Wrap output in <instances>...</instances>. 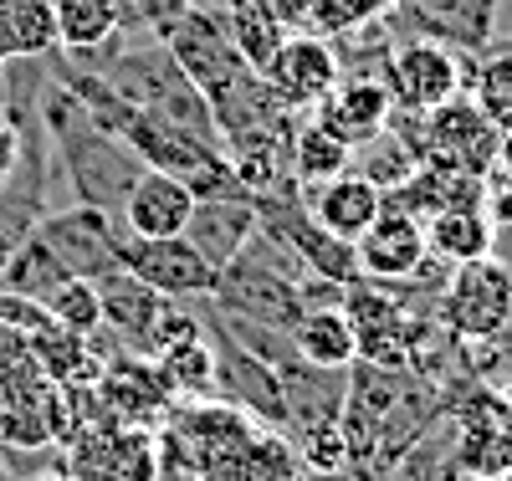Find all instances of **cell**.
<instances>
[{
	"instance_id": "cell-1",
	"label": "cell",
	"mask_w": 512,
	"mask_h": 481,
	"mask_svg": "<svg viewBox=\"0 0 512 481\" xmlns=\"http://www.w3.org/2000/svg\"><path fill=\"white\" fill-rule=\"evenodd\" d=\"M441 323L461 343H487L502 338L512 323V272L502 256H477L451 267L441 287Z\"/></svg>"
},
{
	"instance_id": "cell-2",
	"label": "cell",
	"mask_w": 512,
	"mask_h": 481,
	"mask_svg": "<svg viewBox=\"0 0 512 481\" xmlns=\"http://www.w3.org/2000/svg\"><path fill=\"white\" fill-rule=\"evenodd\" d=\"M466 72H472L466 57L456 47H446V41H431V36L395 41L384 67H379V77L395 93V108H405V113H431V108L451 103L456 93H466Z\"/></svg>"
},
{
	"instance_id": "cell-3",
	"label": "cell",
	"mask_w": 512,
	"mask_h": 481,
	"mask_svg": "<svg viewBox=\"0 0 512 481\" xmlns=\"http://www.w3.org/2000/svg\"><path fill=\"white\" fill-rule=\"evenodd\" d=\"M36 236L47 241V251L62 261L72 277H103L118 267V251H123V221L113 210L98 205H57L36 221Z\"/></svg>"
},
{
	"instance_id": "cell-4",
	"label": "cell",
	"mask_w": 512,
	"mask_h": 481,
	"mask_svg": "<svg viewBox=\"0 0 512 481\" xmlns=\"http://www.w3.org/2000/svg\"><path fill=\"white\" fill-rule=\"evenodd\" d=\"M446 415L456 425L451 461L466 476L492 481L512 466V405L497 395V384H477L472 395H461Z\"/></svg>"
},
{
	"instance_id": "cell-5",
	"label": "cell",
	"mask_w": 512,
	"mask_h": 481,
	"mask_svg": "<svg viewBox=\"0 0 512 481\" xmlns=\"http://www.w3.org/2000/svg\"><path fill=\"white\" fill-rule=\"evenodd\" d=\"M118 261L169 302H205L216 297V282H221V272L185 236H123Z\"/></svg>"
},
{
	"instance_id": "cell-6",
	"label": "cell",
	"mask_w": 512,
	"mask_h": 481,
	"mask_svg": "<svg viewBox=\"0 0 512 481\" xmlns=\"http://www.w3.org/2000/svg\"><path fill=\"white\" fill-rule=\"evenodd\" d=\"M159 435L139 425L103 420L67 446V481H154Z\"/></svg>"
},
{
	"instance_id": "cell-7",
	"label": "cell",
	"mask_w": 512,
	"mask_h": 481,
	"mask_svg": "<svg viewBox=\"0 0 512 481\" xmlns=\"http://www.w3.org/2000/svg\"><path fill=\"white\" fill-rule=\"evenodd\" d=\"M159 41L169 47V57L180 62V72L200 87V93H216V87H226L236 72H246L241 52L231 47V31L221 21L216 6H185L169 26H159Z\"/></svg>"
},
{
	"instance_id": "cell-8",
	"label": "cell",
	"mask_w": 512,
	"mask_h": 481,
	"mask_svg": "<svg viewBox=\"0 0 512 481\" xmlns=\"http://www.w3.org/2000/svg\"><path fill=\"white\" fill-rule=\"evenodd\" d=\"M267 77V87H272V98L287 108V113H313L333 87H338V77H344V62H338V47L328 36H318V31H292L282 47H277V57H272V67L262 72Z\"/></svg>"
},
{
	"instance_id": "cell-9",
	"label": "cell",
	"mask_w": 512,
	"mask_h": 481,
	"mask_svg": "<svg viewBox=\"0 0 512 481\" xmlns=\"http://www.w3.org/2000/svg\"><path fill=\"white\" fill-rule=\"evenodd\" d=\"M354 256H359V277L364 282H379V287L405 282V277L420 272V261L431 256V246H425V221L410 215L400 200L384 195V210L359 231Z\"/></svg>"
},
{
	"instance_id": "cell-10",
	"label": "cell",
	"mask_w": 512,
	"mask_h": 481,
	"mask_svg": "<svg viewBox=\"0 0 512 481\" xmlns=\"http://www.w3.org/2000/svg\"><path fill=\"white\" fill-rule=\"evenodd\" d=\"M98 400H103L108 420H118V425L159 430L169 420V410H175V389L164 384V374L149 354H113L98 374Z\"/></svg>"
},
{
	"instance_id": "cell-11",
	"label": "cell",
	"mask_w": 512,
	"mask_h": 481,
	"mask_svg": "<svg viewBox=\"0 0 512 481\" xmlns=\"http://www.w3.org/2000/svg\"><path fill=\"white\" fill-rule=\"evenodd\" d=\"M420 134H425V164H456L472 174H492L497 123L472 103V93H456L451 103L431 108Z\"/></svg>"
},
{
	"instance_id": "cell-12",
	"label": "cell",
	"mask_w": 512,
	"mask_h": 481,
	"mask_svg": "<svg viewBox=\"0 0 512 481\" xmlns=\"http://www.w3.org/2000/svg\"><path fill=\"white\" fill-rule=\"evenodd\" d=\"M277 379H282V435L292 446L323 425H338L349 395V369H313L303 359H287Z\"/></svg>"
},
{
	"instance_id": "cell-13",
	"label": "cell",
	"mask_w": 512,
	"mask_h": 481,
	"mask_svg": "<svg viewBox=\"0 0 512 481\" xmlns=\"http://www.w3.org/2000/svg\"><path fill=\"white\" fill-rule=\"evenodd\" d=\"M93 282H98V297H103V328L118 338V348L123 354H149L154 333L169 313V297H159L149 282H139L123 261Z\"/></svg>"
},
{
	"instance_id": "cell-14",
	"label": "cell",
	"mask_w": 512,
	"mask_h": 481,
	"mask_svg": "<svg viewBox=\"0 0 512 481\" xmlns=\"http://www.w3.org/2000/svg\"><path fill=\"white\" fill-rule=\"evenodd\" d=\"M344 313L354 318V338H359V359L364 364H384V369H405V348H410V313L390 297V287L379 282H354L344 292Z\"/></svg>"
},
{
	"instance_id": "cell-15",
	"label": "cell",
	"mask_w": 512,
	"mask_h": 481,
	"mask_svg": "<svg viewBox=\"0 0 512 481\" xmlns=\"http://www.w3.org/2000/svg\"><path fill=\"white\" fill-rule=\"evenodd\" d=\"M338 139H349L354 149L379 139L384 128H390L395 118V93H390V82H384L379 72H344L338 77V87L313 108Z\"/></svg>"
},
{
	"instance_id": "cell-16",
	"label": "cell",
	"mask_w": 512,
	"mask_h": 481,
	"mask_svg": "<svg viewBox=\"0 0 512 481\" xmlns=\"http://www.w3.org/2000/svg\"><path fill=\"white\" fill-rule=\"evenodd\" d=\"M190 210H195V190L180 174L144 169L134 190H128V200L118 205V221L128 236H185Z\"/></svg>"
},
{
	"instance_id": "cell-17",
	"label": "cell",
	"mask_w": 512,
	"mask_h": 481,
	"mask_svg": "<svg viewBox=\"0 0 512 481\" xmlns=\"http://www.w3.org/2000/svg\"><path fill=\"white\" fill-rule=\"evenodd\" d=\"M262 226V210H256L251 195H221V200H195L190 210V226H185V241L210 261L216 272H226L231 261L241 256V246L256 236Z\"/></svg>"
},
{
	"instance_id": "cell-18",
	"label": "cell",
	"mask_w": 512,
	"mask_h": 481,
	"mask_svg": "<svg viewBox=\"0 0 512 481\" xmlns=\"http://www.w3.org/2000/svg\"><path fill=\"white\" fill-rule=\"evenodd\" d=\"M395 11H405L400 16L405 31L446 41L461 57L482 52L497 26V0H410V6H395Z\"/></svg>"
},
{
	"instance_id": "cell-19",
	"label": "cell",
	"mask_w": 512,
	"mask_h": 481,
	"mask_svg": "<svg viewBox=\"0 0 512 481\" xmlns=\"http://www.w3.org/2000/svg\"><path fill=\"white\" fill-rule=\"evenodd\" d=\"M303 205L308 215L338 241H359V231L384 210V190L374 180H364L359 169H344L323 185H303Z\"/></svg>"
},
{
	"instance_id": "cell-20",
	"label": "cell",
	"mask_w": 512,
	"mask_h": 481,
	"mask_svg": "<svg viewBox=\"0 0 512 481\" xmlns=\"http://www.w3.org/2000/svg\"><path fill=\"white\" fill-rule=\"evenodd\" d=\"M164 374V384L175 389V405H195V400H216V343L205 328L169 338L164 348L149 354Z\"/></svg>"
},
{
	"instance_id": "cell-21",
	"label": "cell",
	"mask_w": 512,
	"mask_h": 481,
	"mask_svg": "<svg viewBox=\"0 0 512 481\" xmlns=\"http://www.w3.org/2000/svg\"><path fill=\"white\" fill-rule=\"evenodd\" d=\"M303 476V461H297L292 441L282 430L262 425L246 446H236L226 461H216L200 481H297Z\"/></svg>"
},
{
	"instance_id": "cell-22",
	"label": "cell",
	"mask_w": 512,
	"mask_h": 481,
	"mask_svg": "<svg viewBox=\"0 0 512 481\" xmlns=\"http://www.w3.org/2000/svg\"><path fill=\"white\" fill-rule=\"evenodd\" d=\"M52 52H57L52 0H0V67L47 62Z\"/></svg>"
},
{
	"instance_id": "cell-23",
	"label": "cell",
	"mask_w": 512,
	"mask_h": 481,
	"mask_svg": "<svg viewBox=\"0 0 512 481\" xmlns=\"http://www.w3.org/2000/svg\"><path fill=\"white\" fill-rule=\"evenodd\" d=\"M425 246L431 256H441L446 267H461V261L492 256L497 246V221L487 215V205H461V210H441L425 221Z\"/></svg>"
},
{
	"instance_id": "cell-24",
	"label": "cell",
	"mask_w": 512,
	"mask_h": 481,
	"mask_svg": "<svg viewBox=\"0 0 512 481\" xmlns=\"http://www.w3.org/2000/svg\"><path fill=\"white\" fill-rule=\"evenodd\" d=\"M292 348L297 359L313 369H349L359 359V338H354V318L338 308H308L303 323L292 328Z\"/></svg>"
},
{
	"instance_id": "cell-25",
	"label": "cell",
	"mask_w": 512,
	"mask_h": 481,
	"mask_svg": "<svg viewBox=\"0 0 512 481\" xmlns=\"http://www.w3.org/2000/svg\"><path fill=\"white\" fill-rule=\"evenodd\" d=\"M287 164H292V180L297 185H323V180H333V174L354 169V144L338 139L318 113H303V118H297V128H292Z\"/></svg>"
},
{
	"instance_id": "cell-26",
	"label": "cell",
	"mask_w": 512,
	"mask_h": 481,
	"mask_svg": "<svg viewBox=\"0 0 512 481\" xmlns=\"http://www.w3.org/2000/svg\"><path fill=\"white\" fill-rule=\"evenodd\" d=\"M123 144L139 154V164H144V169H164V174H180V180H185V174L210 154L205 144H195V139L185 134V128L164 123V118H154V113H144V108H139V118H134V123H128Z\"/></svg>"
},
{
	"instance_id": "cell-27",
	"label": "cell",
	"mask_w": 512,
	"mask_h": 481,
	"mask_svg": "<svg viewBox=\"0 0 512 481\" xmlns=\"http://www.w3.org/2000/svg\"><path fill=\"white\" fill-rule=\"evenodd\" d=\"M57 16V52L82 57L98 52L123 31V0H52Z\"/></svg>"
},
{
	"instance_id": "cell-28",
	"label": "cell",
	"mask_w": 512,
	"mask_h": 481,
	"mask_svg": "<svg viewBox=\"0 0 512 481\" xmlns=\"http://www.w3.org/2000/svg\"><path fill=\"white\" fill-rule=\"evenodd\" d=\"M354 169L364 174V180H374L384 195H395V190L410 185V174L420 169V149H415V144L400 134V128L390 123L379 139H369V144L354 149Z\"/></svg>"
},
{
	"instance_id": "cell-29",
	"label": "cell",
	"mask_w": 512,
	"mask_h": 481,
	"mask_svg": "<svg viewBox=\"0 0 512 481\" xmlns=\"http://www.w3.org/2000/svg\"><path fill=\"white\" fill-rule=\"evenodd\" d=\"M221 21H226V31H231V47L241 52V62L251 67V72H267L272 67V57H277V47L287 41V31L277 26V21H267L262 11L251 6V0H221Z\"/></svg>"
},
{
	"instance_id": "cell-30",
	"label": "cell",
	"mask_w": 512,
	"mask_h": 481,
	"mask_svg": "<svg viewBox=\"0 0 512 481\" xmlns=\"http://www.w3.org/2000/svg\"><path fill=\"white\" fill-rule=\"evenodd\" d=\"M72 272L62 267V261L47 251V241H41L36 231L21 241V251L11 256V267H6V277H0V292H16V297H31V302H41L47 308V297L67 282Z\"/></svg>"
},
{
	"instance_id": "cell-31",
	"label": "cell",
	"mask_w": 512,
	"mask_h": 481,
	"mask_svg": "<svg viewBox=\"0 0 512 481\" xmlns=\"http://www.w3.org/2000/svg\"><path fill=\"white\" fill-rule=\"evenodd\" d=\"M466 93H472V103L497 128H512V47L487 52L472 72H466Z\"/></svg>"
},
{
	"instance_id": "cell-32",
	"label": "cell",
	"mask_w": 512,
	"mask_h": 481,
	"mask_svg": "<svg viewBox=\"0 0 512 481\" xmlns=\"http://www.w3.org/2000/svg\"><path fill=\"white\" fill-rule=\"evenodd\" d=\"M47 318H52L57 328H72V333H98V328H103L98 282H93V277H67V282L47 297Z\"/></svg>"
},
{
	"instance_id": "cell-33",
	"label": "cell",
	"mask_w": 512,
	"mask_h": 481,
	"mask_svg": "<svg viewBox=\"0 0 512 481\" xmlns=\"http://www.w3.org/2000/svg\"><path fill=\"white\" fill-rule=\"evenodd\" d=\"M395 11V0H313V16H308V31L318 36H349L369 21H384Z\"/></svg>"
},
{
	"instance_id": "cell-34",
	"label": "cell",
	"mask_w": 512,
	"mask_h": 481,
	"mask_svg": "<svg viewBox=\"0 0 512 481\" xmlns=\"http://www.w3.org/2000/svg\"><path fill=\"white\" fill-rule=\"evenodd\" d=\"M292 451H297V461H303V471H349V441H344L338 425H323V430L303 435Z\"/></svg>"
},
{
	"instance_id": "cell-35",
	"label": "cell",
	"mask_w": 512,
	"mask_h": 481,
	"mask_svg": "<svg viewBox=\"0 0 512 481\" xmlns=\"http://www.w3.org/2000/svg\"><path fill=\"white\" fill-rule=\"evenodd\" d=\"M185 6H195V0H123V26H134V31H159L169 26Z\"/></svg>"
},
{
	"instance_id": "cell-36",
	"label": "cell",
	"mask_w": 512,
	"mask_h": 481,
	"mask_svg": "<svg viewBox=\"0 0 512 481\" xmlns=\"http://www.w3.org/2000/svg\"><path fill=\"white\" fill-rule=\"evenodd\" d=\"M21 159H26V139H21V123L0 113V190H6L16 174H21Z\"/></svg>"
},
{
	"instance_id": "cell-37",
	"label": "cell",
	"mask_w": 512,
	"mask_h": 481,
	"mask_svg": "<svg viewBox=\"0 0 512 481\" xmlns=\"http://www.w3.org/2000/svg\"><path fill=\"white\" fill-rule=\"evenodd\" d=\"M256 11H262L267 21H277L287 36L292 31H308V16H313V0H251Z\"/></svg>"
},
{
	"instance_id": "cell-38",
	"label": "cell",
	"mask_w": 512,
	"mask_h": 481,
	"mask_svg": "<svg viewBox=\"0 0 512 481\" xmlns=\"http://www.w3.org/2000/svg\"><path fill=\"white\" fill-rule=\"evenodd\" d=\"M487 215L497 221V231H512V174H497L487 180Z\"/></svg>"
},
{
	"instance_id": "cell-39",
	"label": "cell",
	"mask_w": 512,
	"mask_h": 481,
	"mask_svg": "<svg viewBox=\"0 0 512 481\" xmlns=\"http://www.w3.org/2000/svg\"><path fill=\"white\" fill-rule=\"evenodd\" d=\"M492 169L512 174V128H497V149H492Z\"/></svg>"
},
{
	"instance_id": "cell-40",
	"label": "cell",
	"mask_w": 512,
	"mask_h": 481,
	"mask_svg": "<svg viewBox=\"0 0 512 481\" xmlns=\"http://www.w3.org/2000/svg\"><path fill=\"white\" fill-rule=\"evenodd\" d=\"M297 481H364V476H354V471H303Z\"/></svg>"
},
{
	"instance_id": "cell-41",
	"label": "cell",
	"mask_w": 512,
	"mask_h": 481,
	"mask_svg": "<svg viewBox=\"0 0 512 481\" xmlns=\"http://www.w3.org/2000/svg\"><path fill=\"white\" fill-rule=\"evenodd\" d=\"M436 481H477V476H466V471H461L456 461H446V466L436 471Z\"/></svg>"
},
{
	"instance_id": "cell-42",
	"label": "cell",
	"mask_w": 512,
	"mask_h": 481,
	"mask_svg": "<svg viewBox=\"0 0 512 481\" xmlns=\"http://www.w3.org/2000/svg\"><path fill=\"white\" fill-rule=\"evenodd\" d=\"M497 395L512 405V364H507V369H502V379H497Z\"/></svg>"
},
{
	"instance_id": "cell-43",
	"label": "cell",
	"mask_w": 512,
	"mask_h": 481,
	"mask_svg": "<svg viewBox=\"0 0 512 481\" xmlns=\"http://www.w3.org/2000/svg\"><path fill=\"white\" fill-rule=\"evenodd\" d=\"M31 481H67V476H31Z\"/></svg>"
},
{
	"instance_id": "cell-44",
	"label": "cell",
	"mask_w": 512,
	"mask_h": 481,
	"mask_svg": "<svg viewBox=\"0 0 512 481\" xmlns=\"http://www.w3.org/2000/svg\"><path fill=\"white\" fill-rule=\"evenodd\" d=\"M492 481H512V466H507V471H502V476H492Z\"/></svg>"
},
{
	"instance_id": "cell-45",
	"label": "cell",
	"mask_w": 512,
	"mask_h": 481,
	"mask_svg": "<svg viewBox=\"0 0 512 481\" xmlns=\"http://www.w3.org/2000/svg\"><path fill=\"white\" fill-rule=\"evenodd\" d=\"M395 6H410V0H395Z\"/></svg>"
}]
</instances>
